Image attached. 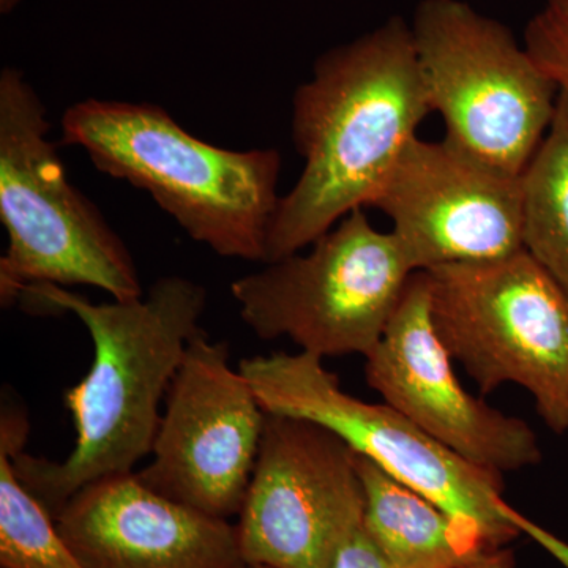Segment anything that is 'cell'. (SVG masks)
<instances>
[{"mask_svg":"<svg viewBox=\"0 0 568 568\" xmlns=\"http://www.w3.org/2000/svg\"><path fill=\"white\" fill-rule=\"evenodd\" d=\"M523 248L568 295V91L521 174Z\"/></svg>","mask_w":568,"mask_h":568,"instance_id":"9a60e30c","label":"cell"},{"mask_svg":"<svg viewBox=\"0 0 568 568\" xmlns=\"http://www.w3.org/2000/svg\"><path fill=\"white\" fill-rule=\"evenodd\" d=\"M410 31L446 138L497 170L525 173L560 89L504 22L466 0H420Z\"/></svg>","mask_w":568,"mask_h":568,"instance_id":"ba28073f","label":"cell"},{"mask_svg":"<svg viewBox=\"0 0 568 568\" xmlns=\"http://www.w3.org/2000/svg\"><path fill=\"white\" fill-rule=\"evenodd\" d=\"M437 335L481 395L517 384L568 432V295L526 250L425 271Z\"/></svg>","mask_w":568,"mask_h":568,"instance_id":"8992f818","label":"cell"},{"mask_svg":"<svg viewBox=\"0 0 568 568\" xmlns=\"http://www.w3.org/2000/svg\"><path fill=\"white\" fill-rule=\"evenodd\" d=\"M332 568H394L386 556L376 547L364 525L347 538L339 548Z\"/></svg>","mask_w":568,"mask_h":568,"instance_id":"ac0fdd59","label":"cell"},{"mask_svg":"<svg viewBox=\"0 0 568 568\" xmlns=\"http://www.w3.org/2000/svg\"><path fill=\"white\" fill-rule=\"evenodd\" d=\"M20 2L21 0H0V11H2L3 14L10 13Z\"/></svg>","mask_w":568,"mask_h":568,"instance_id":"ffe728a7","label":"cell"},{"mask_svg":"<svg viewBox=\"0 0 568 568\" xmlns=\"http://www.w3.org/2000/svg\"><path fill=\"white\" fill-rule=\"evenodd\" d=\"M364 514L357 452L315 422L267 414L235 525L244 562L332 568Z\"/></svg>","mask_w":568,"mask_h":568,"instance_id":"9c48e42d","label":"cell"},{"mask_svg":"<svg viewBox=\"0 0 568 568\" xmlns=\"http://www.w3.org/2000/svg\"><path fill=\"white\" fill-rule=\"evenodd\" d=\"M239 369L265 414L305 418L331 429L388 476L473 529L489 549L506 548L523 534L541 547L552 537L504 499L503 474L466 462L386 403L346 394L324 358L256 355L244 358Z\"/></svg>","mask_w":568,"mask_h":568,"instance_id":"5b68a950","label":"cell"},{"mask_svg":"<svg viewBox=\"0 0 568 568\" xmlns=\"http://www.w3.org/2000/svg\"><path fill=\"white\" fill-rule=\"evenodd\" d=\"M239 568H272V567H265V566H254V564H244V566Z\"/></svg>","mask_w":568,"mask_h":568,"instance_id":"44dd1931","label":"cell"},{"mask_svg":"<svg viewBox=\"0 0 568 568\" xmlns=\"http://www.w3.org/2000/svg\"><path fill=\"white\" fill-rule=\"evenodd\" d=\"M465 568H515V552L508 547L491 549Z\"/></svg>","mask_w":568,"mask_h":568,"instance_id":"d6986e66","label":"cell"},{"mask_svg":"<svg viewBox=\"0 0 568 568\" xmlns=\"http://www.w3.org/2000/svg\"><path fill=\"white\" fill-rule=\"evenodd\" d=\"M20 304L29 313L69 312L88 328L93 362L88 375L65 392L77 440L63 462L13 450L14 469L41 506L58 517L93 481L134 473L152 454L162 407L194 336L207 291L185 276H163L132 301L92 304L58 284H31Z\"/></svg>","mask_w":568,"mask_h":568,"instance_id":"6da1fadb","label":"cell"},{"mask_svg":"<svg viewBox=\"0 0 568 568\" xmlns=\"http://www.w3.org/2000/svg\"><path fill=\"white\" fill-rule=\"evenodd\" d=\"M231 284L242 321L264 342L290 338L317 357L375 349L414 274L394 234L364 209L313 242Z\"/></svg>","mask_w":568,"mask_h":568,"instance_id":"52a82bcc","label":"cell"},{"mask_svg":"<svg viewBox=\"0 0 568 568\" xmlns=\"http://www.w3.org/2000/svg\"><path fill=\"white\" fill-rule=\"evenodd\" d=\"M523 44L549 80L568 91V0H545L526 24Z\"/></svg>","mask_w":568,"mask_h":568,"instance_id":"e0dca14e","label":"cell"},{"mask_svg":"<svg viewBox=\"0 0 568 568\" xmlns=\"http://www.w3.org/2000/svg\"><path fill=\"white\" fill-rule=\"evenodd\" d=\"M364 528L394 568H465L491 551L478 534L358 455Z\"/></svg>","mask_w":568,"mask_h":568,"instance_id":"5bb4252c","label":"cell"},{"mask_svg":"<svg viewBox=\"0 0 568 568\" xmlns=\"http://www.w3.org/2000/svg\"><path fill=\"white\" fill-rule=\"evenodd\" d=\"M28 417L3 406L0 417V567L85 568L39 499L22 485L13 450L26 444Z\"/></svg>","mask_w":568,"mask_h":568,"instance_id":"2e32d148","label":"cell"},{"mask_svg":"<svg viewBox=\"0 0 568 568\" xmlns=\"http://www.w3.org/2000/svg\"><path fill=\"white\" fill-rule=\"evenodd\" d=\"M368 207L388 216L414 272L521 252V175L444 138H413Z\"/></svg>","mask_w":568,"mask_h":568,"instance_id":"8fae6325","label":"cell"},{"mask_svg":"<svg viewBox=\"0 0 568 568\" xmlns=\"http://www.w3.org/2000/svg\"><path fill=\"white\" fill-rule=\"evenodd\" d=\"M432 112L405 18L325 51L295 89L293 141L304 171L280 197L264 264L302 252L347 213L368 207Z\"/></svg>","mask_w":568,"mask_h":568,"instance_id":"7a4b0ae2","label":"cell"},{"mask_svg":"<svg viewBox=\"0 0 568 568\" xmlns=\"http://www.w3.org/2000/svg\"><path fill=\"white\" fill-rule=\"evenodd\" d=\"M365 361L366 383L384 403L466 462L503 476L541 462L529 424L459 383L433 323L425 271L410 276L383 338Z\"/></svg>","mask_w":568,"mask_h":568,"instance_id":"7c38bea8","label":"cell"},{"mask_svg":"<svg viewBox=\"0 0 568 568\" xmlns=\"http://www.w3.org/2000/svg\"><path fill=\"white\" fill-rule=\"evenodd\" d=\"M39 93L13 67L0 73V302L31 284H85L132 301L144 294L132 253L85 194L67 179Z\"/></svg>","mask_w":568,"mask_h":568,"instance_id":"277c9868","label":"cell"},{"mask_svg":"<svg viewBox=\"0 0 568 568\" xmlns=\"http://www.w3.org/2000/svg\"><path fill=\"white\" fill-rule=\"evenodd\" d=\"M265 417L241 369L231 368L227 343L201 332L168 390L151 463L136 476L159 495L230 519L248 491Z\"/></svg>","mask_w":568,"mask_h":568,"instance_id":"30bf717a","label":"cell"},{"mask_svg":"<svg viewBox=\"0 0 568 568\" xmlns=\"http://www.w3.org/2000/svg\"><path fill=\"white\" fill-rule=\"evenodd\" d=\"M62 144L151 194L194 242L223 257L265 263L278 207L276 149L230 151L201 141L152 103L82 100L62 118Z\"/></svg>","mask_w":568,"mask_h":568,"instance_id":"3957f363","label":"cell"},{"mask_svg":"<svg viewBox=\"0 0 568 568\" xmlns=\"http://www.w3.org/2000/svg\"><path fill=\"white\" fill-rule=\"evenodd\" d=\"M59 532L85 568H239L237 529L119 474L80 489L59 511Z\"/></svg>","mask_w":568,"mask_h":568,"instance_id":"4fadbf2b","label":"cell"}]
</instances>
